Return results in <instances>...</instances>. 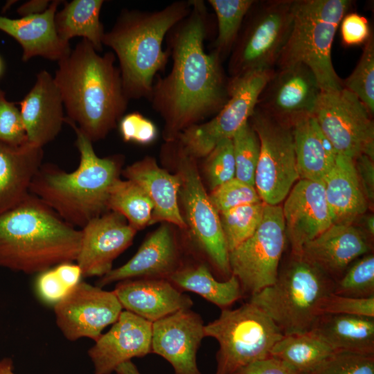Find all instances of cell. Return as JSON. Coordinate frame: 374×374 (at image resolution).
<instances>
[{
    "label": "cell",
    "instance_id": "cell-6",
    "mask_svg": "<svg viewBox=\"0 0 374 374\" xmlns=\"http://www.w3.org/2000/svg\"><path fill=\"white\" fill-rule=\"evenodd\" d=\"M351 5L348 0H294L291 33L276 66L301 63L312 71L321 91L342 89L331 53L337 30Z\"/></svg>",
    "mask_w": 374,
    "mask_h": 374
},
{
    "label": "cell",
    "instance_id": "cell-8",
    "mask_svg": "<svg viewBox=\"0 0 374 374\" xmlns=\"http://www.w3.org/2000/svg\"><path fill=\"white\" fill-rule=\"evenodd\" d=\"M204 334L219 344L214 374H235L270 356L284 336L265 312L249 301L235 309L222 310L217 319L204 326Z\"/></svg>",
    "mask_w": 374,
    "mask_h": 374
},
{
    "label": "cell",
    "instance_id": "cell-34",
    "mask_svg": "<svg viewBox=\"0 0 374 374\" xmlns=\"http://www.w3.org/2000/svg\"><path fill=\"white\" fill-rule=\"evenodd\" d=\"M107 209L123 215L137 231L150 224L153 204L145 190L136 183L117 178L109 190Z\"/></svg>",
    "mask_w": 374,
    "mask_h": 374
},
{
    "label": "cell",
    "instance_id": "cell-37",
    "mask_svg": "<svg viewBox=\"0 0 374 374\" xmlns=\"http://www.w3.org/2000/svg\"><path fill=\"white\" fill-rule=\"evenodd\" d=\"M333 293L357 299L374 296V256L366 253L355 260L335 282Z\"/></svg>",
    "mask_w": 374,
    "mask_h": 374
},
{
    "label": "cell",
    "instance_id": "cell-5",
    "mask_svg": "<svg viewBox=\"0 0 374 374\" xmlns=\"http://www.w3.org/2000/svg\"><path fill=\"white\" fill-rule=\"evenodd\" d=\"M190 1H177L156 11L123 9L112 28L105 32L103 45L118 60L123 89L130 99H150L154 80L168 64L163 50L168 31L190 12Z\"/></svg>",
    "mask_w": 374,
    "mask_h": 374
},
{
    "label": "cell",
    "instance_id": "cell-20",
    "mask_svg": "<svg viewBox=\"0 0 374 374\" xmlns=\"http://www.w3.org/2000/svg\"><path fill=\"white\" fill-rule=\"evenodd\" d=\"M282 211L295 254L333 224L323 181L300 179L286 197Z\"/></svg>",
    "mask_w": 374,
    "mask_h": 374
},
{
    "label": "cell",
    "instance_id": "cell-24",
    "mask_svg": "<svg viewBox=\"0 0 374 374\" xmlns=\"http://www.w3.org/2000/svg\"><path fill=\"white\" fill-rule=\"evenodd\" d=\"M113 292L123 309L151 323L193 305L188 295L165 278L121 280Z\"/></svg>",
    "mask_w": 374,
    "mask_h": 374
},
{
    "label": "cell",
    "instance_id": "cell-22",
    "mask_svg": "<svg viewBox=\"0 0 374 374\" xmlns=\"http://www.w3.org/2000/svg\"><path fill=\"white\" fill-rule=\"evenodd\" d=\"M367 235L353 224H333L305 243L301 253L335 282L361 256L370 253Z\"/></svg>",
    "mask_w": 374,
    "mask_h": 374
},
{
    "label": "cell",
    "instance_id": "cell-33",
    "mask_svg": "<svg viewBox=\"0 0 374 374\" xmlns=\"http://www.w3.org/2000/svg\"><path fill=\"white\" fill-rule=\"evenodd\" d=\"M336 352L311 330L284 335L273 346L270 355L285 363L298 374H308Z\"/></svg>",
    "mask_w": 374,
    "mask_h": 374
},
{
    "label": "cell",
    "instance_id": "cell-23",
    "mask_svg": "<svg viewBox=\"0 0 374 374\" xmlns=\"http://www.w3.org/2000/svg\"><path fill=\"white\" fill-rule=\"evenodd\" d=\"M28 141L43 148L59 134L64 123V105L53 76L42 70L33 87L19 102Z\"/></svg>",
    "mask_w": 374,
    "mask_h": 374
},
{
    "label": "cell",
    "instance_id": "cell-51",
    "mask_svg": "<svg viewBox=\"0 0 374 374\" xmlns=\"http://www.w3.org/2000/svg\"><path fill=\"white\" fill-rule=\"evenodd\" d=\"M51 2L48 0H30L19 6L17 12L21 17L39 15L48 9Z\"/></svg>",
    "mask_w": 374,
    "mask_h": 374
},
{
    "label": "cell",
    "instance_id": "cell-42",
    "mask_svg": "<svg viewBox=\"0 0 374 374\" xmlns=\"http://www.w3.org/2000/svg\"><path fill=\"white\" fill-rule=\"evenodd\" d=\"M308 374H374V354L336 352Z\"/></svg>",
    "mask_w": 374,
    "mask_h": 374
},
{
    "label": "cell",
    "instance_id": "cell-50",
    "mask_svg": "<svg viewBox=\"0 0 374 374\" xmlns=\"http://www.w3.org/2000/svg\"><path fill=\"white\" fill-rule=\"evenodd\" d=\"M54 268L62 282L71 290L80 283L83 277L81 269L76 262H62Z\"/></svg>",
    "mask_w": 374,
    "mask_h": 374
},
{
    "label": "cell",
    "instance_id": "cell-41",
    "mask_svg": "<svg viewBox=\"0 0 374 374\" xmlns=\"http://www.w3.org/2000/svg\"><path fill=\"white\" fill-rule=\"evenodd\" d=\"M208 196L218 213L239 206L262 202L254 186L235 177L212 190Z\"/></svg>",
    "mask_w": 374,
    "mask_h": 374
},
{
    "label": "cell",
    "instance_id": "cell-7",
    "mask_svg": "<svg viewBox=\"0 0 374 374\" xmlns=\"http://www.w3.org/2000/svg\"><path fill=\"white\" fill-rule=\"evenodd\" d=\"M294 256L275 283L250 296L249 302L265 312L284 335L311 331L320 305L333 292L335 281L303 256Z\"/></svg>",
    "mask_w": 374,
    "mask_h": 374
},
{
    "label": "cell",
    "instance_id": "cell-47",
    "mask_svg": "<svg viewBox=\"0 0 374 374\" xmlns=\"http://www.w3.org/2000/svg\"><path fill=\"white\" fill-rule=\"evenodd\" d=\"M339 25L341 41L346 46L365 44L371 35L367 19L357 12L347 13Z\"/></svg>",
    "mask_w": 374,
    "mask_h": 374
},
{
    "label": "cell",
    "instance_id": "cell-55",
    "mask_svg": "<svg viewBox=\"0 0 374 374\" xmlns=\"http://www.w3.org/2000/svg\"><path fill=\"white\" fill-rule=\"evenodd\" d=\"M2 69H3V64H2V61H1V59L0 57V75L2 72Z\"/></svg>",
    "mask_w": 374,
    "mask_h": 374
},
{
    "label": "cell",
    "instance_id": "cell-18",
    "mask_svg": "<svg viewBox=\"0 0 374 374\" xmlns=\"http://www.w3.org/2000/svg\"><path fill=\"white\" fill-rule=\"evenodd\" d=\"M201 316L190 309L177 311L152 323L151 353L167 360L175 374H202L197 353L205 337Z\"/></svg>",
    "mask_w": 374,
    "mask_h": 374
},
{
    "label": "cell",
    "instance_id": "cell-53",
    "mask_svg": "<svg viewBox=\"0 0 374 374\" xmlns=\"http://www.w3.org/2000/svg\"><path fill=\"white\" fill-rule=\"evenodd\" d=\"M0 374H15L13 371V362L10 358L0 359Z\"/></svg>",
    "mask_w": 374,
    "mask_h": 374
},
{
    "label": "cell",
    "instance_id": "cell-26",
    "mask_svg": "<svg viewBox=\"0 0 374 374\" xmlns=\"http://www.w3.org/2000/svg\"><path fill=\"white\" fill-rule=\"evenodd\" d=\"M126 179L139 185L153 204L150 224L164 221L186 228L179 206L180 177L158 166L154 159L145 157L123 171Z\"/></svg>",
    "mask_w": 374,
    "mask_h": 374
},
{
    "label": "cell",
    "instance_id": "cell-40",
    "mask_svg": "<svg viewBox=\"0 0 374 374\" xmlns=\"http://www.w3.org/2000/svg\"><path fill=\"white\" fill-rule=\"evenodd\" d=\"M205 158L204 172L211 190L235 178V163L231 139L220 141Z\"/></svg>",
    "mask_w": 374,
    "mask_h": 374
},
{
    "label": "cell",
    "instance_id": "cell-17",
    "mask_svg": "<svg viewBox=\"0 0 374 374\" xmlns=\"http://www.w3.org/2000/svg\"><path fill=\"white\" fill-rule=\"evenodd\" d=\"M75 262L83 277H102L113 268L114 260L132 243L136 230L121 214L108 211L81 229Z\"/></svg>",
    "mask_w": 374,
    "mask_h": 374
},
{
    "label": "cell",
    "instance_id": "cell-13",
    "mask_svg": "<svg viewBox=\"0 0 374 374\" xmlns=\"http://www.w3.org/2000/svg\"><path fill=\"white\" fill-rule=\"evenodd\" d=\"M249 121L258 134L260 146L254 186L263 203L279 205L300 179L292 127L256 107Z\"/></svg>",
    "mask_w": 374,
    "mask_h": 374
},
{
    "label": "cell",
    "instance_id": "cell-27",
    "mask_svg": "<svg viewBox=\"0 0 374 374\" xmlns=\"http://www.w3.org/2000/svg\"><path fill=\"white\" fill-rule=\"evenodd\" d=\"M43 148L29 142L13 145L0 141V214L21 202L43 163Z\"/></svg>",
    "mask_w": 374,
    "mask_h": 374
},
{
    "label": "cell",
    "instance_id": "cell-45",
    "mask_svg": "<svg viewBox=\"0 0 374 374\" xmlns=\"http://www.w3.org/2000/svg\"><path fill=\"white\" fill-rule=\"evenodd\" d=\"M121 136L125 142L147 145L157 136L156 125L141 114L135 112L124 115L118 121Z\"/></svg>",
    "mask_w": 374,
    "mask_h": 374
},
{
    "label": "cell",
    "instance_id": "cell-1",
    "mask_svg": "<svg viewBox=\"0 0 374 374\" xmlns=\"http://www.w3.org/2000/svg\"><path fill=\"white\" fill-rule=\"evenodd\" d=\"M189 14L166 35L172 60L169 73L157 75L150 101L164 121L163 137L175 140L186 128L215 115L229 98V82L217 53L205 51L208 12L202 0H190Z\"/></svg>",
    "mask_w": 374,
    "mask_h": 374
},
{
    "label": "cell",
    "instance_id": "cell-30",
    "mask_svg": "<svg viewBox=\"0 0 374 374\" xmlns=\"http://www.w3.org/2000/svg\"><path fill=\"white\" fill-rule=\"evenodd\" d=\"M312 330L337 352L374 354V317L322 314Z\"/></svg>",
    "mask_w": 374,
    "mask_h": 374
},
{
    "label": "cell",
    "instance_id": "cell-3",
    "mask_svg": "<svg viewBox=\"0 0 374 374\" xmlns=\"http://www.w3.org/2000/svg\"><path fill=\"white\" fill-rule=\"evenodd\" d=\"M81 229L29 193L0 214V267L28 274L76 260Z\"/></svg>",
    "mask_w": 374,
    "mask_h": 374
},
{
    "label": "cell",
    "instance_id": "cell-36",
    "mask_svg": "<svg viewBox=\"0 0 374 374\" xmlns=\"http://www.w3.org/2000/svg\"><path fill=\"white\" fill-rule=\"evenodd\" d=\"M265 204L261 202L242 205L219 213L229 251L254 233L262 220Z\"/></svg>",
    "mask_w": 374,
    "mask_h": 374
},
{
    "label": "cell",
    "instance_id": "cell-19",
    "mask_svg": "<svg viewBox=\"0 0 374 374\" xmlns=\"http://www.w3.org/2000/svg\"><path fill=\"white\" fill-rule=\"evenodd\" d=\"M152 333V323L123 310L88 350L94 374H112L123 363L151 353Z\"/></svg>",
    "mask_w": 374,
    "mask_h": 374
},
{
    "label": "cell",
    "instance_id": "cell-44",
    "mask_svg": "<svg viewBox=\"0 0 374 374\" xmlns=\"http://www.w3.org/2000/svg\"><path fill=\"white\" fill-rule=\"evenodd\" d=\"M322 314H348L374 317V296L357 299L330 293L323 300L320 308Z\"/></svg>",
    "mask_w": 374,
    "mask_h": 374
},
{
    "label": "cell",
    "instance_id": "cell-4",
    "mask_svg": "<svg viewBox=\"0 0 374 374\" xmlns=\"http://www.w3.org/2000/svg\"><path fill=\"white\" fill-rule=\"evenodd\" d=\"M76 135L80 154L78 168L67 172L58 166L42 163L34 175L29 192L40 199L70 225L82 229L91 220L108 211L110 188L118 177L120 162L114 157H98L92 142L65 117Z\"/></svg>",
    "mask_w": 374,
    "mask_h": 374
},
{
    "label": "cell",
    "instance_id": "cell-9",
    "mask_svg": "<svg viewBox=\"0 0 374 374\" xmlns=\"http://www.w3.org/2000/svg\"><path fill=\"white\" fill-rule=\"evenodd\" d=\"M294 0L256 1L231 51L230 77L274 70L293 24Z\"/></svg>",
    "mask_w": 374,
    "mask_h": 374
},
{
    "label": "cell",
    "instance_id": "cell-21",
    "mask_svg": "<svg viewBox=\"0 0 374 374\" xmlns=\"http://www.w3.org/2000/svg\"><path fill=\"white\" fill-rule=\"evenodd\" d=\"M181 266L175 235L170 226L163 224L144 240L127 262L99 278L96 285L103 287L127 279H168Z\"/></svg>",
    "mask_w": 374,
    "mask_h": 374
},
{
    "label": "cell",
    "instance_id": "cell-12",
    "mask_svg": "<svg viewBox=\"0 0 374 374\" xmlns=\"http://www.w3.org/2000/svg\"><path fill=\"white\" fill-rule=\"evenodd\" d=\"M285 239L282 207L265 204L254 233L229 253L231 275L238 278L243 294L251 296L275 283Z\"/></svg>",
    "mask_w": 374,
    "mask_h": 374
},
{
    "label": "cell",
    "instance_id": "cell-52",
    "mask_svg": "<svg viewBox=\"0 0 374 374\" xmlns=\"http://www.w3.org/2000/svg\"><path fill=\"white\" fill-rule=\"evenodd\" d=\"M115 372L116 374H141L132 361L123 363L117 367Z\"/></svg>",
    "mask_w": 374,
    "mask_h": 374
},
{
    "label": "cell",
    "instance_id": "cell-16",
    "mask_svg": "<svg viewBox=\"0 0 374 374\" xmlns=\"http://www.w3.org/2000/svg\"><path fill=\"white\" fill-rule=\"evenodd\" d=\"M321 91L306 65L297 63L277 68L262 91L256 108L292 127L301 118L312 116Z\"/></svg>",
    "mask_w": 374,
    "mask_h": 374
},
{
    "label": "cell",
    "instance_id": "cell-10",
    "mask_svg": "<svg viewBox=\"0 0 374 374\" xmlns=\"http://www.w3.org/2000/svg\"><path fill=\"white\" fill-rule=\"evenodd\" d=\"M274 71H254L230 77L229 98L222 109L208 121L186 128L175 139L181 151L195 159L203 158L220 141L232 139L249 121Z\"/></svg>",
    "mask_w": 374,
    "mask_h": 374
},
{
    "label": "cell",
    "instance_id": "cell-48",
    "mask_svg": "<svg viewBox=\"0 0 374 374\" xmlns=\"http://www.w3.org/2000/svg\"><path fill=\"white\" fill-rule=\"evenodd\" d=\"M374 159L361 155L354 159L357 175L368 202L374 199Z\"/></svg>",
    "mask_w": 374,
    "mask_h": 374
},
{
    "label": "cell",
    "instance_id": "cell-25",
    "mask_svg": "<svg viewBox=\"0 0 374 374\" xmlns=\"http://www.w3.org/2000/svg\"><path fill=\"white\" fill-rule=\"evenodd\" d=\"M63 1L54 0L43 13L10 19L0 16V30L13 37L21 46L22 60L36 57L60 61L71 51L69 42L61 39L55 26V16Z\"/></svg>",
    "mask_w": 374,
    "mask_h": 374
},
{
    "label": "cell",
    "instance_id": "cell-46",
    "mask_svg": "<svg viewBox=\"0 0 374 374\" xmlns=\"http://www.w3.org/2000/svg\"><path fill=\"white\" fill-rule=\"evenodd\" d=\"M35 289L43 302L53 306L71 290L60 279L54 267L38 274Z\"/></svg>",
    "mask_w": 374,
    "mask_h": 374
},
{
    "label": "cell",
    "instance_id": "cell-43",
    "mask_svg": "<svg viewBox=\"0 0 374 374\" xmlns=\"http://www.w3.org/2000/svg\"><path fill=\"white\" fill-rule=\"evenodd\" d=\"M0 141L13 145L28 143L19 109L15 103L6 100L1 89Z\"/></svg>",
    "mask_w": 374,
    "mask_h": 374
},
{
    "label": "cell",
    "instance_id": "cell-2",
    "mask_svg": "<svg viewBox=\"0 0 374 374\" xmlns=\"http://www.w3.org/2000/svg\"><path fill=\"white\" fill-rule=\"evenodd\" d=\"M112 51L101 55L82 39L57 62L53 76L67 119L92 142L104 139L124 116L129 99Z\"/></svg>",
    "mask_w": 374,
    "mask_h": 374
},
{
    "label": "cell",
    "instance_id": "cell-15",
    "mask_svg": "<svg viewBox=\"0 0 374 374\" xmlns=\"http://www.w3.org/2000/svg\"><path fill=\"white\" fill-rule=\"evenodd\" d=\"M56 323L70 341H96L119 317L123 307L113 291L81 281L54 306Z\"/></svg>",
    "mask_w": 374,
    "mask_h": 374
},
{
    "label": "cell",
    "instance_id": "cell-38",
    "mask_svg": "<svg viewBox=\"0 0 374 374\" xmlns=\"http://www.w3.org/2000/svg\"><path fill=\"white\" fill-rule=\"evenodd\" d=\"M235 163V178L254 186L260 155V141L249 121L244 124L231 139Z\"/></svg>",
    "mask_w": 374,
    "mask_h": 374
},
{
    "label": "cell",
    "instance_id": "cell-31",
    "mask_svg": "<svg viewBox=\"0 0 374 374\" xmlns=\"http://www.w3.org/2000/svg\"><path fill=\"white\" fill-rule=\"evenodd\" d=\"M168 280L180 291L197 294L222 310L229 308L243 296L235 276L220 280L204 262L181 265Z\"/></svg>",
    "mask_w": 374,
    "mask_h": 374
},
{
    "label": "cell",
    "instance_id": "cell-35",
    "mask_svg": "<svg viewBox=\"0 0 374 374\" xmlns=\"http://www.w3.org/2000/svg\"><path fill=\"white\" fill-rule=\"evenodd\" d=\"M254 0H208L215 12L217 35L214 49L222 60L231 53Z\"/></svg>",
    "mask_w": 374,
    "mask_h": 374
},
{
    "label": "cell",
    "instance_id": "cell-11",
    "mask_svg": "<svg viewBox=\"0 0 374 374\" xmlns=\"http://www.w3.org/2000/svg\"><path fill=\"white\" fill-rule=\"evenodd\" d=\"M175 143L179 159L178 175L181 181L179 198L182 202L184 220L188 228L191 241L220 274L223 280H226L231 276L229 251L219 213L203 186L195 159L185 154L176 141Z\"/></svg>",
    "mask_w": 374,
    "mask_h": 374
},
{
    "label": "cell",
    "instance_id": "cell-28",
    "mask_svg": "<svg viewBox=\"0 0 374 374\" xmlns=\"http://www.w3.org/2000/svg\"><path fill=\"white\" fill-rule=\"evenodd\" d=\"M322 181L333 224H353L366 213L368 202L360 186L354 159L338 154Z\"/></svg>",
    "mask_w": 374,
    "mask_h": 374
},
{
    "label": "cell",
    "instance_id": "cell-49",
    "mask_svg": "<svg viewBox=\"0 0 374 374\" xmlns=\"http://www.w3.org/2000/svg\"><path fill=\"white\" fill-rule=\"evenodd\" d=\"M235 374H298L280 360L269 356L253 362Z\"/></svg>",
    "mask_w": 374,
    "mask_h": 374
},
{
    "label": "cell",
    "instance_id": "cell-54",
    "mask_svg": "<svg viewBox=\"0 0 374 374\" xmlns=\"http://www.w3.org/2000/svg\"><path fill=\"white\" fill-rule=\"evenodd\" d=\"M362 224L366 235L373 236L374 234V216L368 215L362 217Z\"/></svg>",
    "mask_w": 374,
    "mask_h": 374
},
{
    "label": "cell",
    "instance_id": "cell-14",
    "mask_svg": "<svg viewBox=\"0 0 374 374\" xmlns=\"http://www.w3.org/2000/svg\"><path fill=\"white\" fill-rule=\"evenodd\" d=\"M312 116L339 155L374 159L373 116L355 94L344 87L321 91Z\"/></svg>",
    "mask_w": 374,
    "mask_h": 374
},
{
    "label": "cell",
    "instance_id": "cell-32",
    "mask_svg": "<svg viewBox=\"0 0 374 374\" xmlns=\"http://www.w3.org/2000/svg\"><path fill=\"white\" fill-rule=\"evenodd\" d=\"M103 0H73L64 1L63 8L57 11L55 26L59 37L64 41L81 37L100 52L105 31L100 21Z\"/></svg>",
    "mask_w": 374,
    "mask_h": 374
},
{
    "label": "cell",
    "instance_id": "cell-39",
    "mask_svg": "<svg viewBox=\"0 0 374 374\" xmlns=\"http://www.w3.org/2000/svg\"><path fill=\"white\" fill-rule=\"evenodd\" d=\"M343 87L355 94L374 113V38L371 33L364 44L361 57L351 74L343 81Z\"/></svg>",
    "mask_w": 374,
    "mask_h": 374
},
{
    "label": "cell",
    "instance_id": "cell-29",
    "mask_svg": "<svg viewBox=\"0 0 374 374\" xmlns=\"http://www.w3.org/2000/svg\"><path fill=\"white\" fill-rule=\"evenodd\" d=\"M300 179L322 181L334 166L338 154L312 116L292 126Z\"/></svg>",
    "mask_w": 374,
    "mask_h": 374
}]
</instances>
